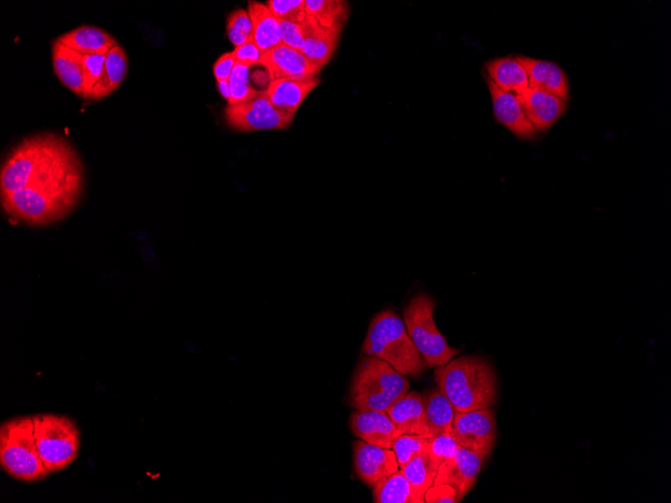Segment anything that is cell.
<instances>
[{
	"instance_id": "6da1fadb",
	"label": "cell",
	"mask_w": 671,
	"mask_h": 503,
	"mask_svg": "<svg viewBox=\"0 0 671 503\" xmlns=\"http://www.w3.org/2000/svg\"><path fill=\"white\" fill-rule=\"evenodd\" d=\"M85 186L83 162L70 141L55 133L25 138L7 155L0 174L5 212L14 220L46 226L68 216Z\"/></svg>"
},
{
	"instance_id": "7a4b0ae2",
	"label": "cell",
	"mask_w": 671,
	"mask_h": 503,
	"mask_svg": "<svg viewBox=\"0 0 671 503\" xmlns=\"http://www.w3.org/2000/svg\"><path fill=\"white\" fill-rule=\"evenodd\" d=\"M434 378L438 389L449 398L457 412L489 409L496 404V373L493 366L481 357L452 360L437 367Z\"/></svg>"
},
{
	"instance_id": "3957f363",
	"label": "cell",
	"mask_w": 671,
	"mask_h": 503,
	"mask_svg": "<svg viewBox=\"0 0 671 503\" xmlns=\"http://www.w3.org/2000/svg\"><path fill=\"white\" fill-rule=\"evenodd\" d=\"M363 354L388 363L402 375L418 377L426 365L411 341L404 322L391 310L382 311L371 321Z\"/></svg>"
},
{
	"instance_id": "277c9868",
	"label": "cell",
	"mask_w": 671,
	"mask_h": 503,
	"mask_svg": "<svg viewBox=\"0 0 671 503\" xmlns=\"http://www.w3.org/2000/svg\"><path fill=\"white\" fill-rule=\"evenodd\" d=\"M409 381L388 363L371 356L364 357L355 371L350 389V403L359 411L387 412L409 391Z\"/></svg>"
},
{
	"instance_id": "5b68a950",
	"label": "cell",
	"mask_w": 671,
	"mask_h": 503,
	"mask_svg": "<svg viewBox=\"0 0 671 503\" xmlns=\"http://www.w3.org/2000/svg\"><path fill=\"white\" fill-rule=\"evenodd\" d=\"M0 465L22 482H38L52 473L44 465L35 436L33 416H20L0 426Z\"/></svg>"
},
{
	"instance_id": "8992f818",
	"label": "cell",
	"mask_w": 671,
	"mask_h": 503,
	"mask_svg": "<svg viewBox=\"0 0 671 503\" xmlns=\"http://www.w3.org/2000/svg\"><path fill=\"white\" fill-rule=\"evenodd\" d=\"M33 419L44 465L52 474L65 470L79 455L81 433L77 424L66 415L51 413L37 414Z\"/></svg>"
},
{
	"instance_id": "52a82bcc",
	"label": "cell",
	"mask_w": 671,
	"mask_h": 503,
	"mask_svg": "<svg viewBox=\"0 0 671 503\" xmlns=\"http://www.w3.org/2000/svg\"><path fill=\"white\" fill-rule=\"evenodd\" d=\"M434 301L426 295L414 297L404 310L408 336L420 353L426 367L444 366L460 354L447 344L434 323Z\"/></svg>"
},
{
	"instance_id": "ba28073f",
	"label": "cell",
	"mask_w": 671,
	"mask_h": 503,
	"mask_svg": "<svg viewBox=\"0 0 671 503\" xmlns=\"http://www.w3.org/2000/svg\"><path fill=\"white\" fill-rule=\"evenodd\" d=\"M228 124L240 132L284 130L294 122V114L278 110L269 100L266 91L225 111Z\"/></svg>"
},
{
	"instance_id": "9c48e42d",
	"label": "cell",
	"mask_w": 671,
	"mask_h": 503,
	"mask_svg": "<svg viewBox=\"0 0 671 503\" xmlns=\"http://www.w3.org/2000/svg\"><path fill=\"white\" fill-rule=\"evenodd\" d=\"M453 433L460 446L487 457L492 452L497 438L495 411L489 408L457 412Z\"/></svg>"
},
{
	"instance_id": "30bf717a",
	"label": "cell",
	"mask_w": 671,
	"mask_h": 503,
	"mask_svg": "<svg viewBox=\"0 0 671 503\" xmlns=\"http://www.w3.org/2000/svg\"><path fill=\"white\" fill-rule=\"evenodd\" d=\"M485 458L460 446L454 458L439 467L433 484H450L457 490L458 502H461L475 485Z\"/></svg>"
},
{
	"instance_id": "8fae6325",
	"label": "cell",
	"mask_w": 671,
	"mask_h": 503,
	"mask_svg": "<svg viewBox=\"0 0 671 503\" xmlns=\"http://www.w3.org/2000/svg\"><path fill=\"white\" fill-rule=\"evenodd\" d=\"M354 466L358 477L373 487L399 470L395 452L358 440L354 444Z\"/></svg>"
},
{
	"instance_id": "7c38bea8",
	"label": "cell",
	"mask_w": 671,
	"mask_h": 503,
	"mask_svg": "<svg viewBox=\"0 0 671 503\" xmlns=\"http://www.w3.org/2000/svg\"><path fill=\"white\" fill-rule=\"evenodd\" d=\"M261 66L266 68L272 81L318 77L322 70L301 51L284 44L265 53Z\"/></svg>"
},
{
	"instance_id": "4fadbf2b",
	"label": "cell",
	"mask_w": 671,
	"mask_h": 503,
	"mask_svg": "<svg viewBox=\"0 0 671 503\" xmlns=\"http://www.w3.org/2000/svg\"><path fill=\"white\" fill-rule=\"evenodd\" d=\"M350 426L361 440L386 449H391L394 441L402 435L385 412L357 410L351 415Z\"/></svg>"
},
{
	"instance_id": "5bb4252c",
	"label": "cell",
	"mask_w": 671,
	"mask_h": 503,
	"mask_svg": "<svg viewBox=\"0 0 671 503\" xmlns=\"http://www.w3.org/2000/svg\"><path fill=\"white\" fill-rule=\"evenodd\" d=\"M496 119L521 139H532L537 132L529 121L517 95L504 92L488 78Z\"/></svg>"
},
{
	"instance_id": "9a60e30c",
	"label": "cell",
	"mask_w": 671,
	"mask_h": 503,
	"mask_svg": "<svg viewBox=\"0 0 671 503\" xmlns=\"http://www.w3.org/2000/svg\"><path fill=\"white\" fill-rule=\"evenodd\" d=\"M517 97L536 132H546L566 110V102L543 90L529 87Z\"/></svg>"
},
{
	"instance_id": "2e32d148",
	"label": "cell",
	"mask_w": 671,
	"mask_h": 503,
	"mask_svg": "<svg viewBox=\"0 0 671 503\" xmlns=\"http://www.w3.org/2000/svg\"><path fill=\"white\" fill-rule=\"evenodd\" d=\"M302 31L304 39L302 53L323 69L335 55L343 28L327 29L315 18L307 16L302 24Z\"/></svg>"
},
{
	"instance_id": "e0dca14e",
	"label": "cell",
	"mask_w": 671,
	"mask_h": 503,
	"mask_svg": "<svg viewBox=\"0 0 671 503\" xmlns=\"http://www.w3.org/2000/svg\"><path fill=\"white\" fill-rule=\"evenodd\" d=\"M321 82L319 77L279 79L272 81L265 91L270 102L278 110L296 115L307 97Z\"/></svg>"
},
{
	"instance_id": "ac0fdd59",
	"label": "cell",
	"mask_w": 671,
	"mask_h": 503,
	"mask_svg": "<svg viewBox=\"0 0 671 503\" xmlns=\"http://www.w3.org/2000/svg\"><path fill=\"white\" fill-rule=\"evenodd\" d=\"M517 60L528 73L529 87L549 92L564 102L569 100L568 80L564 71L554 63L520 57Z\"/></svg>"
},
{
	"instance_id": "d6986e66",
	"label": "cell",
	"mask_w": 671,
	"mask_h": 503,
	"mask_svg": "<svg viewBox=\"0 0 671 503\" xmlns=\"http://www.w3.org/2000/svg\"><path fill=\"white\" fill-rule=\"evenodd\" d=\"M386 413L402 434L424 435L429 438L422 395L419 392L407 393Z\"/></svg>"
},
{
	"instance_id": "ffe728a7",
	"label": "cell",
	"mask_w": 671,
	"mask_h": 503,
	"mask_svg": "<svg viewBox=\"0 0 671 503\" xmlns=\"http://www.w3.org/2000/svg\"><path fill=\"white\" fill-rule=\"evenodd\" d=\"M52 57L54 71L60 81L83 98L85 93L83 54L55 40L52 45Z\"/></svg>"
},
{
	"instance_id": "44dd1931",
	"label": "cell",
	"mask_w": 671,
	"mask_h": 503,
	"mask_svg": "<svg viewBox=\"0 0 671 503\" xmlns=\"http://www.w3.org/2000/svg\"><path fill=\"white\" fill-rule=\"evenodd\" d=\"M248 13L254 28L253 40L263 53L283 45L280 21L267 5L250 2Z\"/></svg>"
},
{
	"instance_id": "7402d4cb",
	"label": "cell",
	"mask_w": 671,
	"mask_h": 503,
	"mask_svg": "<svg viewBox=\"0 0 671 503\" xmlns=\"http://www.w3.org/2000/svg\"><path fill=\"white\" fill-rule=\"evenodd\" d=\"M67 47L82 54L106 55L118 42L106 31L92 26H82L57 39Z\"/></svg>"
},
{
	"instance_id": "603a6c76",
	"label": "cell",
	"mask_w": 671,
	"mask_h": 503,
	"mask_svg": "<svg viewBox=\"0 0 671 503\" xmlns=\"http://www.w3.org/2000/svg\"><path fill=\"white\" fill-rule=\"evenodd\" d=\"M486 70L489 78L504 92L521 96L529 89L528 73L517 58L491 61Z\"/></svg>"
},
{
	"instance_id": "cb8c5ba5",
	"label": "cell",
	"mask_w": 671,
	"mask_h": 503,
	"mask_svg": "<svg viewBox=\"0 0 671 503\" xmlns=\"http://www.w3.org/2000/svg\"><path fill=\"white\" fill-rule=\"evenodd\" d=\"M427 419L429 438L445 432H452L456 409L439 389L429 390L422 396Z\"/></svg>"
},
{
	"instance_id": "d4e9b609",
	"label": "cell",
	"mask_w": 671,
	"mask_h": 503,
	"mask_svg": "<svg viewBox=\"0 0 671 503\" xmlns=\"http://www.w3.org/2000/svg\"><path fill=\"white\" fill-rule=\"evenodd\" d=\"M128 71L125 50L117 45L106 54L104 72L89 101H99L113 94L123 83Z\"/></svg>"
},
{
	"instance_id": "484cf974",
	"label": "cell",
	"mask_w": 671,
	"mask_h": 503,
	"mask_svg": "<svg viewBox=\"0 0 671 503\" xmlns=\"http://www.w3.org/2000/svg\"><path fill=\"white\" fill-rule=\"evenodd\" d=\"M373 497L376 503H424L401 469L375 484Z\"/></svg>"
},
{
	"instance_id": "4316f807",
	"label": "cell",
	"mask_w": 671,
	"mask_h": 503,
	"mask_svg": "<svg viewBox=\"0 0 671 503\" xmlns=\"http://www.w3.org/2000/svg\"><path fill=\"white\" fill-rule=\"evenodd\" d=\"M306 14L324 28H344L350 14L349 5L343 0H306Z\"/></svg>"
},
{
	"instance_id": "83f0119b",
	"label": "cell",
	"mask_w": 671,
	"mask_h": 503,
	"mask_svg": "<svg viewBox=\"0 0 671 503\" xmlns=\"http://www.w3.org/2000/svg\"><path fill=\"white\" fill-rule=\"evenodd\" d=\"M401 470L412 487L423 498L426 490L433 485L438 472L437 466L427 451L413 458Z\"/></svg>"
},
{
	"instance_id": "f1b7e54d",
	"label": "cell",
	"mask_w": 671,
	"mask_h": 503,
	"mask_svg": "<svg viewBox=\"0 0 671 503\" xmlns=\"http://www.w3.org/2000/svg\"><path fill=\"white\" fill-rule=\"evenodd\" d=\"M250 66L238 63L229 79L231 85V99L229 106L238 105L250 101L258 95V91L251 85Z\"/></svg>"
},
{
	"instance_id": "f546056e",
	"label": "cell",
	"mask_w": 671,
	"mask_h": 503,
	"mask_svg": "<svg viewBox=\"0 0 671 503\" xmlns=\"http://www.w3.org/2000/svg\"><path fill=\"white\" fill-rule=\"evenodd\" d=\"M430 438L424 435L402 434L393 443L392 449L400 469L416 456L428 449Z\"/></svg>"
},
{
	"instance_id": "4dcf8cb0",
	"label": "cell",
	"mask_w": 671,
	"mask_h": 503,
	"mask_svg": "<svg viewBox=\"0 0 671 503\" xmlns=\"http://www.w3.org/2000/svg\"><path fill=\"white\" fill-rule=\"evenodd\" d=\"M460 447L453 431L437 434L430 438L427 452L434 462L439 467L454 458Z\"/></svg>"
},
{
	"instance_id": "1f68e13d",
	"label": "cell",
	"mask_w": 671,
	"mask_h": 503,
	"mask_svg": "<svg viewBox=\"0 0 671 503\" xmlns=\"http://www.w3.org/2000/svg\"><path fill=\"white\" fill-rule=\"evenodd\" d=\"M228 37L236 48L253 40V23L248 12L239 10L232 13L228 19Z\"/></svg>"
},
{
	"instance_id": "d6a6232c",
	"label": "cell",
	"mask_w": 671,
	"mask_h": 503,
	"mask_svg": "<svg viewBox=\"0 0 671 503\" xmlns=\"http://www.w3.org/2000/svg\"><path fill=\"white\" fill-rule=\"evenodd\" d=\"M306 0H269L267 7L280 21L303 24L307 18Z\"/></svg>"
},
{
	"instance_id": "836d02e7",
	"label": "cell",
	"mask_w": 671,
	"mask_h": 503,
	"mask_svg": "<svg viewBox=\"0 0 671 503\" xmlns=\"http://www.w3.org/2000/svg\"><path fill=\"white\" fill-rule=\"evenodd\" d=\"M105 62L106 55L83 54V73L85 81L84 100H90L91 94L104 72Z\"/></svg>"
},
{
	"instance_id": "e575fe53",
	"label": "cell",
	"mask_w": 671,
	"mask_h": 503,
	"mask_svg": "<svg viewBox=\"0 0 671 503\" xmlns=\"http://www.w3.org/2000/svg\"><path fill=\"white\" fill-rule=\"evenodd\" d=\"M427 503H458L457 490L450 484H433L424 494Z\"/></svg>"
},
{
	"instance_id": "d590c367",
	"label": "cell",
	"mask_w": 671,
	"mask_h": 503,
	"mask_svg": "<svg viewBox=\"0 0 671 503\" xmlns=\"http://www.w3.org/2000/svg\"><path fill=\"white\" fill-rule=\"evenodd\" d=\"M280 28L283 44L302 52L304 46L302 24L280 21Z\"/></svg>"
},
{
	"instance_id": "8d00e7d4",
	"label": "cell",
	"mask_w": 671,
	"mask_h": 503,
	"mask_svg": "<svg viewBox=\"0 0 671 503\" xmlns=\"http://www.w3.org/2000/svg\"><path fill=\"white\" fill-rule=\"evenodd\" d=\"M238 63L245 64L250 67L261 66L264 54L255 44L254 40L238 47L233 52Z\"/></svg>"
},
{
	"instance_id": "74e56055",
	"label": "cell",
	"mask_w": 671,
	"mask_h": 503,
	"mask_svg": "<svg viewBox=\"0 0 671 503\" xmlns=\"http://www.w3.org/2000/svg\"><path fill=\"white\" fill-rule=\"evenodd\" d=\"M236 64L237 60L233 52L221 55L213 66V75L215 80H229Z\"/></svg>"
},
{
	"instance_id": "f35d334b",
	"label": "cell",
	"mask_w": 671,
	"mask_h": 503,
	"mask_svg": "<svg viewBox=\"0 0 671 503\" xmlns=\"http://www.w3.org/2000/svg\"><path fill=\"white\" fill-rule=\"evenodd\" d=\"M216 86L219 94L225 100L230 101L231 99V85L229 80L216 81Z\"/></svg>"
}]
</instances>
